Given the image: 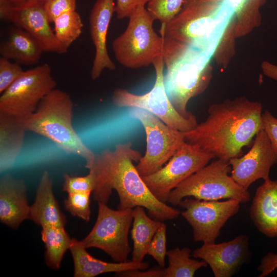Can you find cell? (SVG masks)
I'll list each match as a JSON object with an SVG mask.
<instances>
[{"label":"cell","mask_w":277,"mask_h":277,"mask_svg":"<svg viewBox=\"0 0 277 277\" xmlns=\"http://www.w3.org/2000/svg\"><path fill=\"white\" fill-rule=\"evenodd\" d=\"M43 5L41 2L28 1L14 5L9 0H0L1 18L14 23L33 35L44 52L65 53L68 49L57 39Z\"/></svg>","instance_id":"cell-14"},{"label":"cell","mask_w":277,"mask_h":277,"mask_svg":"<svg viewBox=\"0 0 277 277\" xmlns=\"http://www.w3.org/2000/svg\"><path fill=\"white\" fill-rule=\"evenodd\" d=\"M231 171L229 161L217 159L197 171L173 189L167 202L176 206L187 197L208 201L234 199L241 203L248 202L250 193L228 175Z\"/></svg>","instance_id":"cell-6"},{"label":"cell","mask_w":277,"mask_h":277,"mask_svg":"<svg viewBox=\"0 0 277 277\" xmlns=\"http://www.w3.org/2000/svg\"><path fill=\"white\" fill-rule=\"evenodd\" d=\"M23 118L0 112V168L3 173L14 165L23 147L26 132Z\"/></svg>","instance_id":"cell-22"},{"label":"cell","mask_w":277,"mask_h":277,"mask_svg":"<svg viewBox=\"0 0 277 277\" xmlns=\"http://www.w3.org/2000/svg\"><path fill=\"white\" fill-rule=\"evenodd\" d=\"M245 0H223L217 12L215 22L226 27L234 13H237Z\"/></svg>","instance_id":"cell-34"},{"label":"cell","mask_w":277,"mask_h":277,"mask_svg":"<svg viewBox=\"0 0 277 277\" xmlns=\"http://www.w3.org/2000/svg\"><path fill=\"white\" fill-rule=\"evenodd\" d=\"M30 207L24 181L9 173L3 176L0 181L1 222L16 229L24 220L29 219Z\"/></svg>","instance_id":"cell-18"},{"label":"cell","mask_w":277,"mask_h":277,"mask_svg":"<svg viewBox=\"0 0 277 277\" xmlns=\"http://www.w3.org/2000/svg\"><path fill=\"white\" fill-rule=\"evenodd\" d=\"M156 78L148 92L137 95L124 89H116L113 93L112 102L117 107L138 108L148 111L166 125L182 132L193 129L197 125L195 116L187 118L181 115L170 101L165 87L162 55L156 58L153 64Z\"/></svg>","instance_id":"cell-7"},{"label":"cell","mask_w":277,"mask_h":277,"mask_svg":"<svg viewBox=\"0 0 277 277\" xmlns=\"http://www.w3.org/2000/svg\"><path fill=\"white\" fill-rule=\"evenodd\" d=\"M249 241L248 235L241 234L228 242L203 244L192 256L206 262L215 277H231L250 259Z\"/></svg>","instance_id":"cell-16"},{"label":"cell","mask_w":277,"mask_h":277,"mask_svg":"<svg viewBox=\"0 0 277 277\" xmlns=\"http://www.w3.org/2000/svg\"><path fill=\"white\" fill-rule=\"evenodd\" d=\"M35 1L41 2L43 3H44L46 0H27V1Z\"/></svg>","instance_id":"cell-42"},{"label":"cell","mask_w":277,"mask_h":277,"mask_svg":"<svg viewBox=\"0 0 277 277\" xmlns=\"http://www.w3.org/2000/svg\"><path fill=\"white\" fill-rule=\"evenodd\" d=\"M144 208L137 206L133 209L131 260L135 262L143 261L153 236L163 223L162 221L149 217Z\"/></svg>","instance_id":"cell-24"},{"label":"cell","mask_w":277,"mask_h":277,"mask_svg":"<svg viewBox=\"0 0 277 277\" xmlns=\"http://www.w3.org/2000/svg\"><path fill=\"white\" fill-rule=\"evenodd\" d=\"M73 116V103L70 95L55 88L41 100L32 114L23 118V121L27 131L49 140L67 154L82 157L87 165L93 161L95 154L74 129Z\"/></svg>","instance_id":"cell-4"},{"label":"cell","mask_w":277,"mask_h":277,"mask_svg":"<svg viewBox=\"0 0 277 277\" xmlns=\"http://www.w3.org/2000/svg\"><path fill=\"white\" fill-rule=\"evenodd\" d=\"M43 52L38 41L21 28L11 30L0 46L2 57L13 60L19 65L35 64Z\"/></svg>","instance_id":"cell-23"},{"label":"cell","mask_w":277,"mask_h":277,"mask_svg":"<svg viewBox=\"0 0 277 277\" xmlns=\"http://www.w3.org/2000/svg\"><path fill=\"white\" fill-rule=\"evenodd\" d=\"M91 193L68 194L64 202L65 209L72 216L89 222L90 219V196Z\"/></svg>","instance_id":"cell-29"},{"label":"cell","mask_w":277,"mask_h":277,"mask_svg":"<svg viewBox=\"0 0 277 277\" xmlns=\"http://www.w3.org/2000/svg\"><path fill=\"white\" fill-rule=\"evenodd\" d=\"M41 238L46 248V265L52 269H58L65 252L70 248L72 239L64 227L51 225L42 227Z\"/></svg>","instance_id":"cell-25"},{"label":"cell","mask_w":277,"mask_h":277,"mask_svg":"<svg viewBox=\"0 0 277 277\" xmlns=\"http://www.w3.org/2000/svg\"><path fill=\"white\" fill-rule=\"evenodd\" d=\"M154 21L145 6L133 12L126 30L112 44L120 64L128 68H139L152 64L162 55L163 38L154 30Z\"/></svg>","instance_id":"cell-5"},{"label":"cell","mask_w":277,"mask_h":277,"mask_svg":"<svg viewBox=\"0 0 277 277\" xmlns=\"http://www.w3.org/2000/svg\"><path fill=\"white\" fill-rule=\"evenodd\" d=\"M214 157L197 146L185 142L161 169L142 178L153 194L166 203L173 189Z\"/></svg>","instance_id":"cell-11"},{"label":"cell","mask_w":277,"mask_h":277,"mask_svg":"<svg viewBox=\"0 0 277 277\" xmlns=\"http://www.w3.org/2000/svg\"><path fill=\"white\" fill-rule=\"evenodd\" d=\"M231 176L244 189L247 190L252 183L263 179H270L271 167L277 164V152L273 148L264 129L255 135L252 147L244 155L229 160Z\"/></svg>","instance_id":"cell-15"},{"label":"cell","mask_w":277,"mask_h":277,"mask_svg":"<svg viewBox=\"0 0 277 277\" xmlns=\"http://www.w3.org/2000/svg\"><path fill=\"white\" fill-rule=\"evenodd\" d=\"M30 220L40 225L64 227L66 216L61 211L53 191V182L44 171L38 184L34 202L30 207Z\"/></svg>","instance_id":"cell-21"},{"label":"cell","mask_w":277,"mask_h":277,"mask_svg":"<svg viewBox=\"0 0 277 277\" xmlns=\"http://www.w3.org/2000/svg\"><path fill=\"white\" fill-rule=\"evenodd\" d=\"M185 0H148L147 9L154 20L166 24L181 10Z\"/></svg>","instance_id":"cell-28"},{"label":"cell","mask_w":277,"mask_h":277,"mask_svg":"<svg viewBox=\"0 0 277 277\" xmlns=\"http://www.w3.org/2000/svg\"><path fill=\"white\" fill-rule=\"evenodd\" d=\"M14 5H19L25 3L27 0H9Z\"/></svg>","instance_id":"cell-41"},{"label":"cell","mask_w":277,"mask_h":277,"mask_svg":"<svg viewBox=\"0 0 277 277\" xmlns=\"http://www.w3.org/2000/svg\"><path fill=\"white\" fill-rule=\"evenodd\" d=\"M56 86L47 63L25 71L1 94L0 112L26 117L35 111L41 100Z\"/></svg>","instance_id":"cell-10"},{"label":"cell","mask_w":277,"mask_h":277,"mask_svg":"<svg viewBox=\"0 0 277 277\" xmlns=\"http://www.w3.org/2000/svg\"><path fill=\"white\" fill-rule=\"evenodd\" d=\"M263 129L267 134L271 144L277 152V118L268 110L262 114Z\"/></svg>","instance_id":"cell-36"},{"label":"cell","mask_w":277,"mask_h":277,"mask_svg":"<svg viewBox=\"0 0 277 277\" xmlns=\"http://www.w3.org/2000/svg\"><path fill=\"white\" fill-rule=\"evenodd\" d=\"M133 221V209H112L98 202L96 222L81 242L85 247L98 248L115 262H125L131 248L128 235Z\"/></svg>","instance_id":"cell-8"},{"label":"cell","mask_w":277,"mask_h":277,"mask_svg":"<svg viewBox=\"0 0 277 277\" xmlns=\"http://www.w3.org/2000/svg\"><path fill=\"white\" fill-rule=\"evenodd\" d=\"M190 253L191 249L187 247L167 251L168 266L165 268V277H192L199 269L208 266L204 260L190 258Z\"/></svg>","instance_id":"cell-26"},{"label":"cell","mask_w":277,"mask_h":277,"mask_svg":"<svg viewBox=\"0 0 277 277\" xmlns=\"http://www.w3.org/2000/svg\"><path fill=\"white\" fill-rule=\"evenodd\" d=\"M142 156L132 148L130 142L117 144L113 150L106 149L95 154L93 161L85 165L95 177L94 199L107 204L112 190H115L120 200L118 209L141 206L157 220L177 218L180 211L158 200L133 165V162H138Z\"/></svg>","instance_id":"cell-1"},{"label":"cell","mask_w":277,"mask_h":277,"mask_svg":"<svg viewBox=\"0 0 277 277\" xmlns=\"http://www.w3.org/2000/svg\"><path fill=\"white\" fill-rule=\"evenodd\" d=\"M198 3L206 4H217L221 3L223 0H194Z\"/></svg>","instance_id":"cell-40"},{"label":"cell","mask_w":277,"mask_h":277,"mask_svg":"<svg viewBox=\"0 0 277 277\" xmlns=\"http://www.w3.org/2000/svg\"><path fill=\"white\" fill-rule=\"evenodd\" d=\"M277 268V253L269 252L261 259L258 270L260 272L259 277L268 275Z\"/></svg>","instance_id":"cell-37"},{"label":"cell","mask_w":277,"mask_h":277,"mask_svg":"<svg viewBox=\"0 0 277 277\" xmlns=\"http://www.w3.org/2000/svg\"><path fill=\"white\" fill-rule=\"evenodd\" d=\"M266 74L271 77L277 80V67L271 66L266 70Z\"/></svg>","instance_id":"cell-39"},{"label":"cell","mask_w":277,"mask_h":277,"mask_svg":"<svg viewBox=\"0 0 277 277\" xmlns=\"http://www.w3.org/2000/svg\"><path fill=\"white\" fill-rule=\"evenodd\" d=\"M166 225L163 222L153 236L147 254L152 256L160 267H164L166 250Z\"/></svg>","instance_id":"cell-31"},{"label":"cell","mask_w":277,"mask_h":277,"mask_svg":"<svg viewBox=\"0 0 277 277\" xmlns=\"http://www.w3.org/2000/svg\"><path fill=\"white\" fill-rule=\"evenodd\" d=\"M129 115L143 125L146 150L136 165L143 177L161 169L185 142L183 132L166 125L152 113L138 108H129Z\"/></svg>","instance_id":"cell-9"},{"label":"cell","mask_w":277,"mask_h":277,"mask_svg":"<svg viewBox=\"0 0 277 277\" xmlns=\"http://www.w3.org/2000/svg\"><path fill=\"white\" fill-rule=\"evenodd\" d=\"M43 6L49 21L53 23L60 15L76 10V0H46Z\"/></svg>","instance_id":"cell-33"},{"label":"cell","mask_w":277,"mask_h":277,"mask_svg":"<svg viewBox=\"0 0 277 277\" xmlns=\"http://www.w3.org/2000/svg\"><path fill=\"white\" fill-rule=\"evenodd\" d=\"M21 65L10 60L0 58V93L4 92L24 72Z\"/></svg>","instance_id":"cell-32"},{"label":"cell","mask_w":277,"mask_h":277,"mask_svg":"<svg viewBox=\"0 0 277 277\" xmlns=\"http://www.w3.org/2000/svg\"><path fill=\"white\" fill-rule=\"evenodd\" d=\"M240 203L234 199L218 201L187 197L179 205L184 209L181 214L192 227L194 240L212 244L226 222L238 213Z\"/></svg>","instance_id":"cell-12"},{"label":"cell","mask_w":277,"mask_h":277,"mask_svg":"<svg viewBox=\"0 0 277 277\" xmlns=\"http://www.w3.org/2000/svg\"><path fill=\"white\" fill-rule=\"evenodd\" d=\"M249 214L259 231L268 238L277 237V180L264 181L257 188Z\"/></svg>","instance_id":"cell-19"},{"label":"cell","mask_w":277,"mask_h":277,"mask_svg":"<svg viewBox=\"0 0 277 277\" xmlns=\"http://www.w3.org/2000/svg\"><path fill=\"white\" fill-rule=\"evenodd\" d=\"M206 119L192 130L183 132L185 142L214 157L229 161L243 154L242 149L263 129L262 106L240 98L213 104Z\"/></svg>","instance_id":"cell-2"},{"label":"cell","mask_w":277,"mask_h":277,"mask_svg":"<svg viewBox=\"0 0 277 277\" xmlns=\"http://www.w3.org/2000/svg\"><path fill=\"white\" fill-rule=\"evenodd\" d=\"M53 23L57 39L67 49L82 33L83 24L76 10L60 15Z\"/></svg>","instance_id":"cell-27"},{"label":"cell","mask_w":277,"mask_h":277,"mask_svg":"<svg viewBox=\"0 0 277 277\" xmlns=\"http://www.w3.org/2000/svg\"><path fill=\"white\" fill-rule=\"evenodd\" d=\"M115 10L114 0H96L90 14V36L95 49L90 72L93 80L98 78L105 69H116L108 54L106 45L109 24Z\"/></svg>","instance_id":"cell-17"},{"label":"cell","mask_w":277,"mask_h":277,"mask_svg":"<svg viewBox=\"0 0 277 277\" xmlns=\"http://www.w3.org/2000/svg\"><path fill=\"white\" fill-rule=\"evenodd\" d=\"M148 0H116L115 13L118 19L129 18L140 6H145Z\"/></svg>","instance_id":"cell-35"},{"label":"cell","mask_w":277,"mask_h":277,"mask_svg":"<svg viewBox=\"0 0 277 277\" xmlns=\"http://www.w3.org/2000/svg\"><path fill=\"white\" fill-rule=\"evenodd\" d=\"M86 249L81 241L72 239L69 250L74 262V276L94 277L107 272L117 273L132 270H145L149 267V264L143 261L104 262L93 257Z\"/></svg>","instance_id":"cell-20"},{"label":"cell","mask_w":277,"mask_h":277,"mask_svg":"<svg viewBox=\"0 0 277 277\" xmlns=\"http://www.w3.org/2000/svg\"><path fill=\"white\" fill-rule=\"evenodd\" d=\"M95 186L93 174L90 172L85 176L65 174L63 191L69 193L93 192Z\"/></svg>","instance_id":"cell-30"},{"label":"cell","mask_w":277,"mask_h":277,"mask_svg":"<svg viewBox=\"0 0 277 277\" xmlns=\"http://www.w3.org/2000/svg\"><path fill=\"white\" fill-rule=\"evenodd\" d=\"M221 3L206 4L187 0L182 11L169 22L162 24L160 34L184 44L200 47L212 29Z\"/></svg>","instance_id":"cell-13"},{"label":"cell","mask_w":277,"mask_h":277,"mask_svg":"<svg viewBox=\"0 0 277 277\" xmlns=\"http://www.w3.org/2000/svg\"><path fill=\"white\" fill-rule=\"evenodd\" d=\"M162 57L167 67L164 84L167 95L176 111L190 118L189 100L201 93L207 77L206 68L214 51L164 37Z\"/></svg>","instance_id":"cell-3"},{"label":"cell","mask_w":277,"mask_h":277,"mask_svg":"<svg viewBox=\"0 0 277 277\" xmlns=\"http://www.w3.org/2000/svg\"><path fill=\"white\" fill-rule=\"evenodd\" d=\"M118 276L126 277H165V268H155L149 270H132L117 273Z\"/></svg>","instance_id":"cell-38"}]
</instances>
